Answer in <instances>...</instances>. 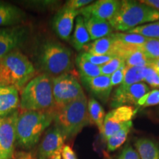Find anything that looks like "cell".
<instances>
[{
    "label": "cell",
    "mask_w": 159,
    "mask_h": 159,
    "mask_svg": "<svg viewBox=\"0 0 159 159\" xmlns=\"http://www.w3.org/2000/svg\"><path fill=\"white\" fill-rule=\"evenodd\" d=\"M54 113L55 111L19 112L16 124L18 145L25 150L34 148L43 133L53 122Z\"/></svg>",
    "instance_id": "6da1fadb"
},
{
    "label": "cell",
    "mask_w": 159,
    "mask_h": 159,
    "mask_svg": "<svg viewBox=\"0 0 159 159\" xmlns=\"http://www.w3.org/2000/svg\"><path fill=\"white\" fill-rule=\"evenodd\" d=\"M53 122L65 139L75 138L85 126L91 124L85 94L64 106L55 108Z\"/></svg>",
    "instance_id": "7a4b0ae2"
},
{
    "label": "cell",
    "mask_w": 159,
    "mask_h": 159,
    "mask_svg": "<svg viewBox=\"0 0 159 159\" xmlns=\"http://www.w3.org/2000/svg\"><path fill=\"white\" fill-rule=\"evenodd\" d=\"M20 108L23 111H55L52 77L44 73L33 77L21 91Z\"/></svg>",
    "instance_id": "3957f363"
},
{
    "label": "cell",
    "mask_w": 159,
    "mask_h": 159,
    "mask_svg": "<svg viewBox=\"0 0 159 159\" xmlns=\"http://www.w3.org/2000/svg\"><path fill=\"white\" fill-rule=\"evenodd\" d=\"M35 69L28 57L19 49L0 59V80L3 85L21 91L35 75Z\"/></svg>",
    "instance_id": "277c9868"
},
{
    "label": "cell",
    "mask_w": 159,
    "mask_h": 159,
    "mask_svg": "<svg viewBox=\"0 0 159 159\" xmlns=\"http://www.w3.org/2000/svg\"><path fill=\"white\" fill-rule=\"evenodd\" d=\"M159 21V11L139 2L124 0L109 21L115 30L127 32L145 23Z\"/></svg>",
    "instance_id": "5b68a950"
},
{
    "label": "cell",
    "mask_w": 159,
    "mask_h": 159,
    "mask_svg": "<svg viewBox=\"0 0 159 159\" xmlns=\"http://www.w3.org/2000/svg\"><path fill=\"white\" fill-rule=\"evenodd\" d=\"M72 53L62 43L47 41L40 47L38 55L39 68L52 77L69 73L73 68Z\"/></svg>",
    "instance_id": "8992f818"
},
{
    "label": "cell",
    "mask_w": 159,
    "mask_h": 159,
    "mask_svg": "<svg viewBox=\"0 0 159 159\" xmlns=\"http://www.w3.org/2000/svg\"><path fill=\"white\" fill-rule=\"evenodd\" d=\"M52 93L55 108L64 106L85 94L76 77L69 73L52 77Z\"/></svg>",
    "instance_id": "52a82bcc"
},
{
    "label": "cell",
    "mask_w": 159,
    "mask_h": 159,
    "mask_svg": "<svg viewBox=\"0 0 159 159\" xmlns=\"http://www.w3.org/2000/svg\"><path fill=\"white\" fill-rule=\"evenodd\" d=\"M138 109L130 105L118 107L113 109L105 115L102 130L100 131L101 136L106 142L110 137L121 130L125 125L136 116Z\"/></svg>",
    "instance_id": "ba28073f"
},
{
    "label": "cell",
    "mask_w": 159,
    "mask_h": 159,
    "mask_svg": "<svg viewBox=\"0 0 159 159\" xmlns=\"http://www.w3.org/2000/svg\"><path fill=\"white\" fill-rule=\"evenodd\" d=\"M19 111L1 118L0 122V150L2 159H13L15 155V144L16 142V124Z\"/></svg>",
    "instance_id": "9c48e42d"
},
{
    "label": "cell",
    "mask_w": 159,
    "mask_h": 159,
    "mask_svg": "<svg viewBox=\"0 0 159 159\" xmlns=\"http://www.w3.org/2000/svg\"><path fill=\"white\" fill-rule=\"evenodd\" d=\"M28 35V28L22 25L0 28V59L22 46Z\"/></svg>",
    "instance_id": "30bf717a"
},
{
    "label": "cell",
    "mask_w": 159,
    "mask_h": 159,
    "mask_svg": "<svg viewBox=\"0 0 159 159\" xmlns=\"http://www.w3.org/2000/svg\"><path fill=\"white\" fill-rule=\"evenodd\" d=\"M150 91L146 83H138L128 87L119 86L111 99V106L114 108L125 105H137L138 101Z\"/></svg>",
    "instance_id": "8fae6325"
},
{
    "label": "cell",
    "mask_w": 159,
    "mask_h": 159,
    "mask_svg": "<svg viewBox=\"0 0 159 159\" xmlns=\"http://www.w3.org/2000/svg\"><path fill=\"white\" fill-rule=\"evenodd\" d=\"M79 15V11L63 6L52 19V27L55 34L63 41H69L74 26V21Z\"/></svg>",
    "instance_id": "7c38bea8"
},
{
    "label": "cell",
    "mask_w": 159,
    "mask_h": 159,
    "mask_svg": "<svg viewBox=\"0 0 159 159\" xmlns=\"http://www.w3.org/2000/svg\"><path fill=\"white\" fill-rule=\"evenodd\" d=\"M64 137L58 129L53 126L46 132L37 151L38 159H49L52 155L62 150Z\"/></svg>",
    "instance_id": "4fadbf2b"
},
{
    "label": "cell",
    "mask_w": 159,
    "mask_h": 159,
    "mask_svg": "<svg viewBox=\"0 0 159 159\" xmlns=\"http://www.w3.org/2000/svg\"><path fill=\"white\" fill-rule=\"evenodd\" d=\"M121 1L117 0H98L80 10L82 16H91L99 19L110 21L120 7Z\"/></svg>",
    "instance_id": "5bb4252c"
},
{
    "label": "cell",
    "mask_w": 159,
    "mask_h": 159,
    "mask_svg": "<svg viewBox=\"0 0 159 159\" xmlns=\"http://www.w3.org/2000/svg\"><path fill=\"white\" fill-rule=\"evenodd\" d=\"M81 82L88 91L103 103L108 102L112 91L110 76L99 75L95 77H80Z\"/></svg>",
    "instance_id": "9a60e30c"
},
{
    "label": "cell",
    "mask_w": 159,
    "mask_h": 159,
    "mask_svg": "<svg viewBox=\"0 0 159 159\" xmlns=\"http://www.w3.org/2000/svg\"><path fill=\"white\" fill-rule=\"evenodd\" d=\"M20 105L19 91L11 85L0 86V117H4L18 110Z\"/></svg>",
    "instance_id": "2e32d148"
},
{
    "label": "cell",
    "mask_w": 159,
    "mask_h": 159,
    "mask_svg": "<svg viewBox=\"0 0 159 159\" xmlns=\"http://www.w3.org/2000/svg\"><path fill=\"white\" fill-rule=\"evenodd\" d=\"M26 18L25 11L17 6L0 1V27L16 26Z\"/></svg>",
    "instance_id": "e0dca14e"
},
{
    "label": "cell",
    "mask_w": 159,
    "mask_h": 159,
    "mask_svg": "<svg viewBox=\"0 0 159 159\" xmlns=\"http://www.w3.org/2000/svg\"><path fill=\"white\" fill-rule=\"evenodd\" d=\"M83 17L91 40L95 41L112 34L114 29L108 21L99 19L91 16H85Z\"/></svg>",
    "instance_id": "ac0fdd59"
},
{
    "label": "cell",
    "mask_w": 159,
    "mask_h": 159,
    "mask_svg": "<svg viewBox=\"0 0 159 159\" xmlns=\"http://www.w3.org/2000/svg\"><path fill=\"white\" fill-rule=\"evenodd\" d=\"M116 41L113 33L108 36L93 41L84 47L85 52L95 55H114L115 56ZM116 57V56H115Z\"/></svg>",
    "instance_id": "d6986e66"
},
{
    "label": "cell",
    "mask_w": 159,
    "mask_h": 159,
    "mask_svg": "<svg viewBox=\"0 0 159 159\" xmlns=\"http://www.w3.org/2000/svg\"><path fill=\"white\" fill-rule=\"evenodd\" d=\"M90 35L85 27L84 19L81 15L76 18L75 31L71 39V43L76 50H82L90 41Z\"/></svg>",
    "instance_id": "ffe728a7"
},
{
    "label": "cell",
    "mask_w": 159,
    "mask_h": 159,
    "mask_svg": "<svg viewBox=\"0 0 159 159\" xmlns=\"http://www.w3.org/2000/svg\"><path fill=\"white\" fill-rule=\"evenodd\" d=\"M135 147L140 159H159V145L152 139H138L135 142Z\"/></svg>",
    "instance_id": "44dd1931"
},
{
    "label": "cell",
    "mask_w": 159,
    "mask_h": 159,
    "mask_svg": "<svg viewBox=\"0 0 159 159\" xmlns=\"http://www.w3.org/2000/svg\"><path fill=\"white\" fill-rule=\"evenodd\" d=\"M88 112L91 123L96 125L100 132L106 114L104 108L95 98H91L88 101Z\"/></svg>",
    "instance_id": "7402d4cb"
},
{
    "label": "cell",
    "mask_w": 159,
    "mask_h": 159,
    "mask_svg": "<svg viewBox=\"0 0 159 159\" xmlns=\"http://www.w3.org/2000/svg\"><path fill=\"white\" fill-rule=\"evenodd\" d=\"M133 127V122L130 121L125 125L123 128L119 130L116 134L112 135L108 140L107 142V150L108 152H113L116 149L120 148L126 141L128 136Z\"/></svg>",
    "instance_id": "603a6c76"
},
{
    "label": "cell",
    "mask_w": 159,
    "mask_h": 159,
    "mask_svg": "<svg viewBox=\"0 0 159 159\" xmlns=\"http://www.w3.org/2000/svg\"><path fill=\"white\" fill-rule=\"evenodd\" d=\"M76 64L80 77H95L101 75L100 66L94 65L86 61L80 55L76 57Z\"/></svg>",
    "instance_id": "cb8c5ba5"
},
{
    "label": "cell",
    "mask_w": 159,
    "mask_h": 159,
    "mask_svg": "<svg viewBox=\"0 0 159 159\" xmlns=\"http://www.w3.org/2000/svg\"><path fill=\"white\" fill-rule=\"evenodd\" d=\"M125 64L128 67L149 66L151 60L149 59L138 47H135L125 57Z\"/></svg>",
    "instance_id": "d4e9b609"
},
{
    "label": "cell",
    "mask_w": 159,
    "mask_h": 159,
    "mask_svg": "<svg viewBox=\"0 0 159 159\" xmlns=\"http://www.w3.org/2000/svg\"><path fill=\"white\" fill-rule=\"evenodd\" d=\"M113 35L116 41L127 47H139L144 44L148 39L142 35L128 33H113Z\"/></svg>",
    "instance_id": "484cf974"
},
{
    "label": "cell",
    "mask_w": 159,
    "mask_h": 159,
    "mask_svg": "<svg viewBox=\"0 0 159 159\" xmlns=\"http://www.w3.org/2000/svg\"><path fill=\"white\" fill-rule=\"evenodd\" d=\"M126 33L142 35L147 39H159V21L139 26Z\"/></svg>",
    "instance_id": "4316f807"
},
{
    "label": "cell",
    "mask_w": 159,
    "mask_h": 159,
    "mask_svg": "<svg viewBox=\"0 0 159 159\" xmlns=\"http://www.w3.org/2000/svg\"><path fill=\"white\" fill-rule=\"evenodd\" d=\"M144 67L145 66L128 67L125 72L124 80L119 86L128 87L136 83H142V81L144 80Z\"/></svg>",
    "instance_id": "83f0119b"
},
{
    "label": "cell",
    "mask_w": 159,
    "mask_h": 159,
    "mask_svg": "<svg viewBox=\"0 0 159 159\" xmlns=\"http://www.w3.org/2000/svg\"><path fill=\"white\" fill-rule=\"evenodd\" d=\"M138 48L149 59L159 58V39H148L144 44L139 46Z\"/></svg>",
    "instance_id": "f1b7e54d"
},
{
    "label": "cell",
    "mask_w": 159,
    "mask_h": 159,
    "mask_svg": "<svg viewBox=\"0 0 159 159\" xmlns=\"http://www.w3.org/2000/svg\"><path fill=\"white\" fill-rule=\"evenodd\" d=\"M159 105V89H153L142 97L137 102V109L139 108Z\"/></svg>",
    "instance_id": "f546056e"
},
{
    "label": "cell",
    "mask_w": 159,
    "mask_h": 159,
    "mask_svg": "<svg viewBox=\"0 0 159 159\" xmlns=\"http://www.w3.org/2000/svg\"><path fill=\"white\" fill-rule=\"evenodd\" d=\"M124 63H125V60L122 59V57H115L112 60H111L109 62L101 66V74L105 76L111 77Z\"/></svg>",
    "instance_id": "4dcf8cb0"
},
{
    "label": "cell",
    "mask_w": 159,
    "mask_h": 159,
    "mask_svg": "<svg viewBox=\"0 0 159 159\" xmlns=\"http://www.w3.org/2000/svg\"><path fill=\"white\" fill-rule=\"evenodd\" d=\"M144 80L150 86L159 89V70L152 67L145 66L144 69Z\"/></svg>",
    "instance_id": "1f68e13d"
},
{
    "label": "cell",
    "mask_w": 159,
    "mask_h": 159,
    "mask_svg": "<svg viewBox=\"0 0 159 159\" xmlns=\"http://www.w3.org/2000/svg\"><path fill=\"white\" fill-rule=\"evenodd\" d=\"M80 55L83 58L89 61L90 63H93L94 65L99 66H101L105 64V63L109 62L111 60H112L114 57H115L114 55H95L89 54V53L85 52L80 53Z\"/></svg>",
    "instance_id": "d6a6232c"
},
{
    "label": "cell",
    "mask_w": 159,
    "mask_h": 159,
    "mask_svg": "<svg viewBox=\"0 0 159 159\" xmlns=\"http://www.w3.org/2000/svg\"><path fill=\"white\" fill-rule=\"evenodd\" d=\"M127 66L125 63L119 67V69L115 71V72L111 76V82L112 86H116V85H120L122 84L123 80H124L125 72L127 70Z\"/></svg>",
    "instance_id": "836d02e7"
},
{
    "label": "cell",
    "mask_w": 159,
    "mask_h": 159,
    "mask_svg": "<svg viewBox=\"0 0 159 159\" xmlns=\"http://www.w3.org/2000/svg\"><path fill=\"white\" fill-rule=\"evenodd\" d=\"M118 159H140V157L131 145L127 144L121 152Z\"/></svg>",
    "instance_id": "e575fe53"
},
{
    "label": "cell",
    "mask_w": 159,
    "mask_h": 159,
    "mask_svg": "<svg viewBox=\"0 0 159 159\" xmlns=\"http://www.w3.org/2000/svg\"><path fill=\"white\" fill-rule=\"evenodd\" d=\"M93 2H94L90 0H69L66 2L65 6L75 11H80L81 8H83Z\"/></svg>",
    "instance_id": "d590c367"
},
{
    "label": "cell",
    "mask_w": 159,
    "mask_h": 159,
    "mask_svg": "<svg viewBox=\"0 0 159 159\" xmlns=\"http://www.w3.org/2000/svg\"><path fill=\"white\" fill-rule=\"evenodd\" d=\"M62 159H77V156L69 145H64L61 150Z\"/></svg>",
    "instance_id": "8d00e7d4"
},
{
    "label": "cell",
    "mask_w": 159,
    "mask_h": 159,
    "mask_svg": "<svg viewBox=\"0 0 159 159\" xmlns=\"http://www.w3.org/2000/svg\"><path fill=\"white\" fill-rule=\"evenodd\" d=\"M14 159H38L37 156H35L33 152H15Z\"/></svg>",
    "instance_id": "74e56055"
},
{
    "label": "cell",
    "mask_w": 159,
    "mask_h": 159,
    "mask_svg": "<svg viewBox=\"0 0 159 159\" xmlns=\"http://www.w3.org/2000/svg\"><path fill=\"white\" fill-rule=\"evenodd\" d=\"M140 2L159 11V0H143Z\"/></svg>",
    "instance_id": "f35d334b"
},
{
    "label": "cell",
    "mask_w": 159,
    "mask_h": 159,
    "mask_svg": "<svg viewBox=\"0 0 159 159\" xmlns=\"http://www.w3.org/2000/svg\"><path fill=\"white\" fill-rule=\"evenodd\" d=\"M149 66L152 67V69H158L159 70V58L155 59V60H151Z\"/></svg>",
    "instance_id": "ab89813d"
},
{
    "label": "cell",
    "mask_w": 159,
    "mask_h": 159,
    "mask_svg": "<svg viewBox=\"0 0 159 159\" xmlns=\"http://www.w3.org/2000/svg\"><path fill=\"white\" fill-rule=\"evenodd\" d=\"M49 159H62V156H61V150L57 151V152H55L49 157Z\"/></svg>",
    "instance_id": "60d3db41"
},
{
    "label": "cell",
    "mask_w": 159,
    "mask_h": 159,
    "mask_svg": "<svg viewBox=\"0 0 159 159\" xmlns=\"http://www.w3.org/2000/svg\"><path fill=\"white\" fill-rule=\"evenodd\" d=\"M104 159H112V158H111V157L109 156L108 153H105V152H104Z\"/></svg>",
    "instance_id": "b9f144b4"
},
{
    "label": "cell",
    "mask_w": 159,
    "mask_h": 159,
    "mask_svg": "<svg viewBox=\"0 0 159 159\" xmlns=\"http://www.w3.org/2000/svg\"><path fill=\"white\" fill-rule=\"evenodd\" d=\"M0 122H1V118H0ZM0 159H2V154H1V150H0Z\"/></svg>",
    "instance_id": "7bdbcfd3"
},
{
    "label": "cell",
    "mask_w": 159,
    "mask_h": 159,
    "mask_svg": "<svg viewBox=\"0 0 159 159\" xmlns=\"http://www.w3.org/2000/svg\"><path fill=\"white\" fill-rule=\"evenodd\" d=\"M2 85H3V84H2V83L1 80H0V86H2Z\"/></svg>",
    "instance_id": "ee69618b"
}]
</instances>
